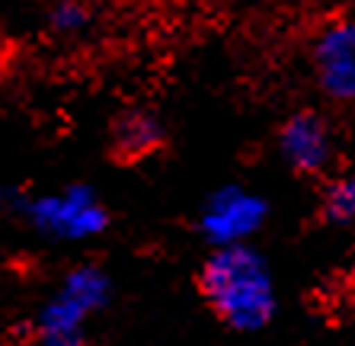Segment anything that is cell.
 Wrapping results in <instances>:
<instances>
[{
    "instance_id": "3",
    "label": "cell",
    "mask_w": 355,
    "mask_h": 346,
    "mask_svg": "<svg viewBox=\"0 0 355 346\" xmlns=\"http://www.w3.org/2000/svg\"><path fill=\"white\" fill-rule=\"evenodd\" d=\"M275 148L288 173L301 183H320L333 173L336 129L320 106H297L275 125Z\"/></svg>"
},
{
    "instance_id": "6",
    "label": "cell",
    "mask_w": 355,
    "mask_h": 346,
    "mask_svg": "<svg viewBox=\"0 0 355 346\" xmlns=\"http://www.w3.org/2000/svg\"><path fill=\"white\" fill-rule=\"evenodd\" d=\"M17 65H19V42L7 29H0V83L13 77Z\"/></svg>"
},
{
    "instance_id": "5",
    "label": "cell",
    "mask_w": 355,
    "mask_h": 346,
    "mask_svg": "<svg viewBox=\"0 0 355 346\" xmlns=\"http://www.w3.org/2000/svg\"><path fill=\"white\" fill-rule=\"evenodd\" d=\"M314 208L304 228L323 231L355 222V173H327L320 183H314Z\"/></svg>"
},
{
    "instance_id": "1",
    "label": "cell",
    "mask_w": 355,
    "mask_h": 346,
    "mask_svg": "<svg viewBox=\"0 0 355 346\" xmlns=\"http://www.w3.org/2000/svg\"><path fill=\"white\" fill-rule=\"evenodd\" d=\"M192 288L208 314L227 330H259L275 314L269 266L257 250L243 244L211 250L192 272Z\"/></svg>"
},
{
    "instance_id": "4",
    "label": "cell",
    "mask_w": 355,
    "mask_h": 346,
    "mask_svg": "<svg viewBox=\"0 0 355 346\" xmlns=\"http://www.w3.org/2000/svg\"><path fill=\"white\" fill-rule=\"evenodd\" d=\"M170 145L164 122L148 109H122L112 115L106 135V157L116 167H138L160 157Z\"/></svg>"
},
{
    "instance_id": "2",
    "label": "cell",
    "mask_w": 355,
    "mask_h": 346,
    "mask_svg": "<svg viewBox=\"0 0 355 346\" xmlns=\"http://www.w3.org/2000/svg\"><path fill=\"white\" fill-rule=\"evenodd\" d=\"M291 49L320 99L333 109H355V3L304 10L291 29Z\"/></svg>"
}]
</instances>
